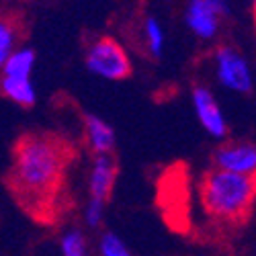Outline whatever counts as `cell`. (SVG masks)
Instances as JSON below:
<instances>
[{"label": "cell", "instance_id": "ba28073f", "mask_svg": "<svg viewBox=\"0 0 256 256\" xmlns=\"http://www.w3.org/2000/svg\"><path fill=\"white\" fill-rule=\"evenodd\" d=\"M117 178V164L111 154L96 156L90 172V195L96 201H106L113 193V184Z\"/></svg>", "mask_w": 256, "mask_h": 256}, {"label": "cell", "instance_id": "52a82bcc", "mask_svg": "<svg viewBox=\"0 0 256 256\" xmlns=\"http://www.w3.org/2000/svg\"><path fill=\"white\" fill-rule=\"evenodd\" d=\"M193 102H195V111H197L205 130L213 138H224L228 134V123L222 115L220 104L216 102V98H213V94L205 86H195L193 88Z\"/></svg>", "mask_w": 256, "mask_h": 256}, {"label": "cell", "instance_id": "e0dca14e", "mask_svg": "<svg viewBox=\"0 0 256 256\" xmlns=\"http://www.w3.org/2000/svg\"><path fill=\"white\" fill-rule=\"evenodd\" d=\"M102 201H96V199H90L88 207H86V222L90 226H98L100 220H102Z\"/></svg>", "mask_w": 256, "mask_h": 256}, {"label": "cell", "instance_id": "5b68a950", "mask_svg": "<svg viewBox=\"0 0 256 256\" xmlns=\"http://www.w3.org/2000/svg\"><path fill=\"white\" fill-rule=\"evenodd\" d=\"M218 62V76L224 86L238 90V92H250L252 90V74L246 60L232 48H220L216 54Z\"/></svg>", "mask_w": 256, "mask_h": 256}, {"label": "cell", "instance_id": "5bb4252c", "mask_svg": "<svg viewBox=\"0 0 256 256\" xmlns=\"http://www.w3.org/2000/svg\"><path fill=\"white\" fill-rule=\"evenodd\" d=\"M146 37H148V48L158 58L162 54V46H164V31L158 20L152 16L146 20Z\"/></svg>", "mask_w": 256, "mask_h": 256}, {"label": "cell", "instance_id": "ac0fdd59", "mask_svg": "<svg viewBox=\"0 0 256 256\" xmlns=\"http://www.w3.org/2000/svg\"><path fill=\"white\" fill-rule=\"evenodd\" d=\"M203 2L216 12L218 16H224V14H228L230 12V8H228V4H226V0H203Z\"/></svg>", "mask_w": 256, "mask_h": 256}, {"label": "cell", "instance_id": "30bf717a", "mask_svg": "<svg viewBox=\"0 0 256 256\" xmlns=\"http://www.w3.org/2000/svg\"><path fill=\"white\" fill-rule=\"evenodd\" d=\"M84 123H86V138L90 144V150L96 156L111 154L113 146H115V134H113L111 127L94 115H86Z\"/></svg>", "mask_w": 256, "mask_h": 256}, {"label": "cell", "instance_id": "3957f363", "mask_svg": "<svg viewBox=\"0 0 256 256\" xmlns=\"http://www.w3.org/2000/svg\"><path fill=\"white\" fill-rule=\"evenodd\" d=\"M184 166H172L158 182V205L164 222L174 232H188V186Z\"/></svg>", "mask_w": 256, "mask_h": 256}, {"label": "cell", "instance_id": "277c9868", "mask_svg": "<svg viewBox=\"0 0 256 256\" xmlns=\"http://www.w3.org/2000/svg\"><path fill=\"white\" fill-rule=\"evenodd\" d=\"M86 66L90 72L106 80H123L132 74V64L125 50L111 37H102L90 46L86 54Z\"/></svg>", "mask_w": 256, "mask_h": 256}, {"label": "cell", "instance_id": "7c38bea8", "mask_svg": "<svg viewBox=\"0 0 256 256\" xmlns=\"http://www.w3.org/2000/svg\"><path fill=\"white\" fill-rule=\"evenodd\" d=\"M20 39L18 18L14 14H0V66L12 54L14 44Z\"/></svg>", "mask_w": 256, "mask_h": 256}, {"label": "cell", "instance_id": "9c48e42d", "mask_svg": "<svg viewBox=\"0 0 256 256\" xmlns=\"http://www.w3.org/2000/svg\"><path fill=\"white\" fill-rule=\"evenodd\" d=\"M186 23L195 35L203 39H211L218 31L220 16L213 12L203 0H190L186 8Z\"/></svg>", "mask_w": 256, "mask_h": 256}, {"label": "cell", "instance_id": "9a60e30c", "mask_svg": "<svg viewBox=\"0 0 256 256\" xmlns=\"http://www.w3.org/2000/svg\"><path fill=\"white\" fill-rule=\"evenodd\" d=\"M64 256H86V240L80 232H70L62 240Z\"/></svg>", "mask_w": 256, "mask_h": 256}, {"label": "cell", "instance_id": "6da1fadb", "mask_svg": "<svg viewBox=\"0 0 256 256\" xmlns=\"http://www.w3.org/2000/svg\"><path fill=\"white\" fill-rule=\"evenodd\" d=\"M74 158V144L60 134L39 132L16 140L6 186L16 205L37 224L54 226L66 213L68 170Z\"/></svg>", "mask_w": 256, "mask_h": 256}, {"label": "cell", "instance_id": "8992f818", "mask_svg": "<svg viewBox=\"0 0 256 256\" xmlns=\"http://www.w3.org/2000/svg\"><path fill=\"white\" fill-rule=\"evenodd\" d=\"M216 168L234 174L254 176L256 170V150L250 142H230L224 144L213 156Z\"/></svg>", "mask_w": 256, "mask_h": 256}, {"label": "cell", "instance_id": "2e32d148", "mask_svg": "<svg viewBox=\"0 0 256 256\" xmlns=\"http://www.w3.org/2000/svg\"><path fill=\"white\" fill-rule=\"evenodd\" d=\"M100 250H102V256H132L125 250L123 242L117 236H113V234H106V236L102 238Z\"/></svg>", "mask_w": 256, "mask_h": 256}, {"label": "cell", "instance_id": "4fadbf2b", "mask_svg": "<svg viewBox=\"0 0 256 256\" xmlns=\"http://www.w3.org/2000/svg\"><path fill=\"white\" fill-rule=\"evenodd\" d=\"M0 90L6 94L10 100L23 106H33L35 104V88L29 80H14V78H4L0 80Z\"/></svg>", "mask_w": 256, "mask_h": 256}, {"label": "cell", "instance_id": "7a4b0ae2", "mask_svg": "<svg viewBox=\"0 0 256 256\" xmlns=\"http://www.w3.org/2000/svg\"><path fill=\"white\" fill-rule=\"evenodd\" d=\"M199 197L213 226L236 230L250 220L256 197V180L254 176L211 168L199 182Z\"/></svg>", "mask_w": 256, "mask_h": 256}, {"label": "cell", "instance_id": "8fae6325", "mask_svg": "<svg viewBox=\"0 0 256 256\" xmlns=\"http://www.w3.org/2000/svg\"><path fill=\"white\" fill-rule=\"evenodd\" d=\"M35 64V52L33 50H18L12 52L6 62L2 64L4 78H14V80H29V74Z\"/></svg>", "mask_w": 256, "mask_h": 256}]
</instances>
